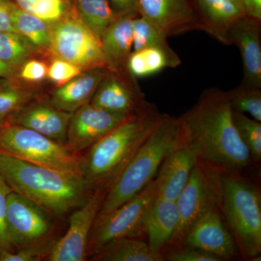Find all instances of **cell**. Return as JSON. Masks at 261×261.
Wrapping results in <instances>:
<instances>
[{
    "mask_svg": "<svg viewBox=\"0 0 261 261\" xmlns=\"http://www.w3.org/2000/svg\"><path fill=\"white\" fill-rule=\"evenodd\" d=\"M232 112L227 92L209 88L178 117L185 142L195 145L200 157L221 173H243L252 163Z\"/></svg>",
    "mask_w": 261,
    "mask_h": 261,
    "instance_id": "obj_1",
    "label": "cell"
},
{
    "mask_svg": "<svg viewBox=\"0 0 261 261\" xmlns=\"http://www.w3.org/2000/svg\"><path fill=\"white\" fill-rule=\"evenodd\" d=\"M0 175L12 191L34 201L55 216H65L78 208L94 192L83 176L2 152Z\"/></svg>",
    "mask_w": 261,
    "mask_h": 261,
    "instance_id": "obj_2",
    "label": "cell"
},
{
    "mask_svg": "<svg viewBox=\"0 0 261 261\" xmlns=\"http://www.w3.org/2000/svg\"><path fill=\"white\" fill-rule=\"evenodd\" d=\"M163 115L149 103L140 113L88 148L83 157V177L93 191L108 192L137 151L162 120Z\"/></svg>",
    "mask_w": 261,
    "mask_h": 261,
    "instance_id": "obj_3",
    "label": "cell"
},
{
    "mask_svg": "<svg viewBox=\"0 0 261 261\" xmlns=\"http://www.w3.org/2000/svg\"><path fill=\"white\" fill-rule=\"evenodd\" d=\"M185 142L179 118L164 114L115 185L99 213L109 212L140 193L155 177L165 159Z\"/></svg>",
    "mask_w": 261,
    "mask_h": 261,
    "instance_id": "obj_4",
    "label": "cell"
},
{
    "mask_svg": "<svg viewBox=\"0 0 261 261\" xmlns=\"http://www.w3.org/2000/svg\"><path fill=\"white\" fill-rule=\"evenodd\" d=\"M221 211L245 260H260V187L243 173H222Z\"/></svg>",
    "mask_w": 261,
    "mask_h": 261,
    "instance_id": "obj_5",
    "label": "cell"
},
{
    "mask_svg": "<svg viewBox=\"0 0 261 261\" xmlns=\"http://www.w3.org/2000/svg\"><path fill=\"white\" fill-rule=\"evenodd\" d=\"M0 152L44 167L83 176V156L59 142L19 125L0 126Z\"/></svg>",
    "mask_w": 261,
    "mask_h": 261,
    "instance_id": "obj_6",
    "label": "cell"
},
{
    "mask_svg": "<svg viewBox=\"0 0 261 261\" xmlns=\"http://www.w3.org/2000/svg\"><path fill=\"white\" fill-rule=\"evenodd\" d=\"M158 195L157 184L153 179L140 193L114 210L98 213L89 234L88 259L115 239L130 237L146 240V213Z\"/></svg>",
    "mask_w": 261,
    "mask_h": 261,
    "instance_id": "obj_7",
    "label": "cell"
},
{
    "mask_svg": "<svg viewBox=\"0 0 261 261\" xmlns=\"http://www.w3.org/2000/svg\"><path fill=\"white\" fill-rule=\"evenodd\" d=\"M221 173L199 157L186 186L176 200L179 221L168 245H178L188 228L211 209L222 204Z\"/></svg>",
    "mask_w": 261,
    "mask_h": 261,
    "instance_id": "obj_8",
    "label": "cell"
},
{
    "mask_svg": "<svg viewBox=\"0 0 261 261\" xmlns=\"http://www.w3.org/2000/svg\"><path fill=\"white\" fill-rule=\"evenodd\" d=\"M49 54L80 67L82 70L106 67L101 40L78 18L70 14L51 24Z\"/></svg>",
    "mask_w": 261,
    "mask_h": 261,
    "instance_id": "obj_9",
    "label": "cell"
},
{
    "mask_svg": "<svg viewBox=\"0 0 261 261\" xmlns=\"http://www.w3.org/2000/svg\"><path fill=\"white\" fill-rule=\"evenodd\" d=\"M55 216L35 202L12 191L6 222L13 251L58 238Z\"/></svg>",
    "mask_w": 261,
    "mask_h": 261,
    "instance_id": "obj_10",
    "label": "cell"
},
{
    "mask_svg": "<svg viewBox=\"0 0 261 261\" xmlns=\"http://www.w3.org/2000/svg\"><path fill=\"white\" fill-rule=\"evenodd\" d=\"M107 192L95 190L83 205L73 211L66 232L57 239L47 257L48 261H85L87 245L94 220Z\"/></svg>",
    "mask_w": 261,
    "mask_h": 261,
    "instance_id": "obj_11",
    "label": "cell"
},
{
    "mask_svg": "<svg viewBox=\"0 0 261 261\" xmlns=\"http://www.w3.org/2000/svg\"><path fill=\"white\" fill-rule=\"evenodd\" d=\"M135 115L85 105L72 114L64 145L70 152L81 154Z\"/></svg>",
    "mask_w": 261,
    "mask_h": 261,
    "instance_id": "obj_12",
    "label": "cell"
},
{
    "mask_svg": "<svg viewBox=\"0 0 261 261\" xmlns=\"http://www.w3.org/2000/svg\"><path fill=\"white\" fill-rule=\"evenodd\" d=\"M178 245L201 249L222 261L241 258L234 239L219 207L207 211L195 221Z\"/></svg>",
    "mask_w": 261,
    "mask_h": 261,
    "instance_id": "obj_13",
    "label": "cell"
},
{
    "mask_svg": "<svg viewBox=\"0 0 261 261\" xmlns=\"http://www.w3.org/2000/svg\"><path fill=\"white\" fill-rule=\"evenodd\" d=\"M90 103L107 111L128 115L140 113L149 104L128 70L108 72Z\"/></svg>",
    "mask_w": 261,
    "mask_h": 261,
    "instance_id": "obj_14",
    "label": "cell"
},
{
    "mask_svg": "<svg viewBox=\"0 0 261 261\" xmlns=\"http://www.w3.org/2000/svg\"><path fill=\"white\" fill-rule=\"evenodd\" d=\"M137 10L167 38L200 30L190 0H137Z\"/></svg>",
    "mask_w": 261,
    "mask_h": 261,
    "instance_id": "obj_15",
    "label": "cell"
},
{
    "mask_svg": "<svg viewBox=\"0 0 261 261\" xmlns=\"http://www.w3.org/2000/svg\"><path fill=\"white\" fill-rule=\"evenodd\" d=\"M72 114L39 97L27 103L6 123L25 127L64 145Z\"/></svg>",
    "mask_w": 261,
    "mask_h": 261,
    "instance_id": "obj_16",
    "label": "cell"
},
{
    "mask_svg": "<svg viewBox=\"0 0 261 261\" xmlns=\"http://www.w3.org/2000/svg\"><path fill=\"white\" fill-rule=\"evenodd\" d=\"M261 21L244 15L228 34L230 44L240 49L243 60V83L261 89Z\"/></svg>",
    "mask_w": 261,
    "mask_h": 261,
    "instance_id": "obj_17",
    "label": "cell"
},
{
    "mask_svg": "<svg viewBox=\"0 0 261 261\" xmlns=\"http://www.w3.org/2000/svg\"><path fill=\"white\" fill-rule=\"evenodd\" d=\"M199 157L197 147L185 142L168 154L154 178L157 184L158 196L168 200H177Z\"/></svg>",
    "mask_w": 261,
    "mask_h": 261,
    "instance_id": "obj_18",
    "label": "cell"
},
{
    "mask_svg": "<svg viewBox=\"0 0 261 261\" xmlns=\"http://www.w3.org/2000/svg\"><path fill=\"white\" fill-rule=\"evenodd\" d=\"M138 15L139 12L134 11L118 15L103 34V56L110 71L127 70V61L133 51L132 22Z\"/></svg>",
    "mask_w": 261,
    "mask_h": 261,
    "instance_id": "obj_19",
    "label": "cell"
},
{
    "mask_svg": "<svg viewBox=\"0 0 261 261\" xmlns=\"http://www.w3.org/2000/svg\"><path fill=\"white\" fill-rule=\"evenodd\" d=\"M200 30L229 45L228 34L233 24L244 16L243 8L232 0H193Z\"/></svg>",
    "mask_w": 261,
    "mask_h": 261,
    "instance_id": "obj_20",
    "label": "cell"
},
{
    "mask_svg": "<svg viewBox=\"0 0 261 261\" xmlns=\"http://www.w3.org/2000/svg\"><path fill=\"white\" fill-rule=\"evenodd\" d=\"M110 70L98 67L83 70L63 85L57 87L51 92L49 102L68 113H74L92 101L98 86Z\"/></svg>",
    "mask_w": 261,
    "mask_h": 261,
    "instance_id": "obj_21",
    "label": "cell"
},
{
    "mask_svg": "<svg viewBox=\"0 0 261 261\" xmlns=\"http://www.w3.org/2000/svg\"><path fill=\"white\" fill-rule=\"evenodd\" d=\"M179 221L176 201L157 196L145 218L146 240L153 251L161 254L172 239Z\"/></svg>",
    "mask_w": 261,
    "mask_h": 261,
    "instance_id": "obj_22",
    "label": "cell"
},
{
    "mask_svg": "<svg viewBox=\"0 0 261 261\" xmlns=\"http://www.w3.org/2000/svg\"><path fill=\"white\" fill-rule=\"evenodd\" d=\"M92 261H164L162 255L153 251L147 240L123 237L111 240L89 257Z\"/></svg>",
    "mask_w": 261,
    "mask_h": 261,
    "instance_id": "obj_23",
    "label": "cell"
},
{
    "mask_svg": "<svg viewBox=\"0 0 261 261\" xmlns=\"http://www.w3.org/2000/svg\"><path fill=\"white\" fill-rule=\"evenodd\" d=\"M12 19L15 32L29 39L42 53H49L51 42V24L12 4Z\"/></svg>",
    "mask_w": 261,
    "mask_h": 261,
    "instance_id": "obj_24",
    "label": "cell"
},
{
    "mask_svg": "<svg viewBox=\"0 0 261 261\" xmlns=\"http://www.w3.org/2000/svg\"><path fill=\"white\" fill-rule=\"evenodd\" d=\"M39 97V90L32 86L20 84L15 79H0V126L8 123L27 103Z\"/></svg>",
    "mask_w": 261,
    "mask_h": 261,
    "instance_id": "obj_25",
    "label": "cell"
},
{
    "mask_svg": "<svg viewBox=\"0 0 261 261\" xmlns=\"http://www.w3.org/2000/svg\"><path fill=\"white\" fill-rule=\"evenodd\" d=\"M133 30V51L147 48H154L164 51L167 55L173 67L181 64V59L168 43L167 37L145 17L138 15L132 22Z\"/></svg>",
    "mask_w": 261,
    "mask_h": 261,
    "instance_id": "obj_26",
    "label": "cell"
},
{
    "mask_svg": "<svg viewBox=\"0 0 261 261\" xmlns=\"http://www.w3.org/2000/svg\"><path fill=\"white\" fill-rule=\"evenodd\" d=\"M78 18L99 39L119 14L108 0H73Z\"/></svg>",
    "mask_w": 261,
    "mask_h": 261,
    "instance_id": "obj_27",
    "label": "cell"
},
{
    "mask_svg": "<svg viewBox=\"0 0 261 261\" xmlns=\"http://www.w3.org/2000/svg\"><path fill=\"white\" fill-rule=\"evenodd\" d=\"M43 54L29 39L14 32H0V60L19 69L25 62Z\"/></svg>",
    "mask_w": 261,
    "mask_h": 261,
    "instance_id": "obj_28",
    "label": "cell"
},
{
    "mask_svg": "<svg viewBox=\"0 0 261 261\" xmlns=\"http://www.w3.org/2000/svg\"><path fill=\"white\" fill-rule=\"evenodd\" d=\"M168 67L174 68L167 55L154 48L132 51L126 65L128 73L136 79L156 74Z\"/></svg>",
    "mask_w": 261,
    "mask_h": 261,
    "instance_id": "obj_29",
    "label": "cell"
},
{
    "mask_svg": "<svg viewBox=\"0 0 261 261\" xmlns=\"http://www.w3.org/2000/svg\"><path fill=\"white\" fill-rule=\"evenodd\" d=\"M15 4L27 13L49 24L56 23L70 14L66 0H14Z\"/></svg>",
    "mask_w": 261,
    "mask_h": 261,
    "instance_id": "obj_30",
    "label": "cell"
},
{
    "mask_svg": "<svg viewBox=\"0 0 261 261\" xmlns=\"http://www.w3.org/2000/svg\"><path fill=\"white\" fill-rule=\"evenodd\" d=\"M233 120L240 138L250 152L252 162L261 161V123L243 113L233 111Z\"/></svg>",
    "mask_w": 261,
    "mask_h": 261,
    "instance_id": "obj_31",
    "label": "cell"
},
{
    "mask_svg": "<svg viewBox=\"0 0 261 261\" xmlns=\"http://www.w3.org/2000/svg\"><path fill=\"white\" fill-rule=\"evenodd\" d=\"M226 92L233 111L249 113L253 119L261 121L260 88L242 83L236 88Z\"/></svg>",
    "mask_w": 261,
    "mask_h": 261,
    "instance_id": "obj_32",
    "label": "cell"
},
{
    "mask_svg": "<svg viewBox=\"0 0 261 261\" xmlns=\"http://www.w3.org/2000/svg\"><path fill=\"white\" fill-rule=\"evenodd\" d=\"M161 255L164 261H222L210 252L184 245H168Z\"/></svg>",
    "mask_w": 261,
    "mask_h": 261,
    "instance_id": "obj_33",
    "label": "cell"
},
{
    "mask_svg": "<svg viewBox=\"0 0 261 261\" xmlns=\"http://www.w3.org/2000/svg\"><path fill=\"white\" fill-rule=\"evenodd\" d=\"M57 239L32 246L23 247L13 252L0 254V261L47 260Z\"/></svg>",
    "mask_w": 261,
    "mask_h": 261,
    "instance_id": "obj_34",
    "label": "cell"
},
{
    "mask_svg": "<svg viewBox=\"0 0 261 261\" xmlns=\"http://www.w3.org/2000/svg\"><path fill=\"white\" fill-rule=\"evenodd\" d=\"M83 71L80 67L70 62L53 58L50 64L48 65V80L57 87L63 85Z\"/></svg>",
    "mask_w": 261,
    "mask_h": 261,
    "instance_id": "obj_35",
    "label": "cell"
},
{
    "mask_svg": "<svg viewBox=\"0 0 261 261\" xmlns=\"http://www.w3.org/2000/svg\"><path fill=\"white\" fill-rule=\"evenodd\" d=\"M11 192L9 185L0 175V254L13 251L8 236L6 222L8 199Z\"/></svg>",
    "mask_w": 261,
    "mask_h": 261,
    "instance_id": "obj_36",
    "label": "cell"
},
{
    "mask_svg": "<svg viewBox=\"0 0 261 261\" xmlns=\"http://www.w3.org/2000/svg\"><path fill=\"white\" fill-rule=\"evenodd\" d=\"M48 65L41 60L32 58L18 69L17 78L27 83H39L47 77Z\"/></svg>",
    "mask_w": 261,
    "mask_h": 261,
    "instance_id": "obj_37",
    "label": "cell"
},
{
    "mask_svg": "<svg viewBox=\"0 0 261 261\" xmlns=\"http://www.w3.org/2000/svg\"><path fill=\"white\" fill-rule=\"evenodd\" d=\"M12 4L10 0H0V32H16L12 19Z\"/></svg>",
    "mask_w": 261,
    "mask_h": 261,
    "instance_id": "obj_38",
    "label": "cell"
},
{
    "mask_svg": "<svg viewBox=\"0 0 261 261\" xmlns=\"http://www.w3.org/2000/svg\"><path fill=\"white\" fill-rule=\"evenodd\" d=\"M241 5L245 15L261 21V0H241Z\"/></svg>",
    "mask_w": 261,
    "mask_h": 261,
    "instance_id": "obj_39",
    "label": "cell"
},
{
    "mask_svg": "<svg viewBox=\"0 0 261 261\" xmlns=\"http://www.w3.org/2000/svg\"><path fill=\"white\" fill-rule=\"evenodd\" d=\"M118 14L137 11V0H108Z\"/></svg>",
    "mask_w": 261,
    "mask_h": 261,
    "instance_id": "obj_40",
    "label": "cell"
},
{
    "mask_svg": "<svg viewBox=\"0 0 261 261\" xmlns=\"http://www.w3.org/2000/svg\"><path fill=\"white\" fill-rule=\"evenodd\" d=\"M18 70L10 65L6 64L0 60V79L15 80L17 79Z\"/></svg>",
    "mask_w": 261,
    "mask_h": 261,
    "instance_id": "obj_41",
    "label": "cell"
},
{
    "mask_svg": "<svg viewBox=\"0 0 261 261\" xmlns=\"http://www.w3.org/2000/svg\"><path fill=\"white\" fill-rule=\"evenodd\" d=\"M232 1L234 2V3H238V4L240 5V6L242 7L241 0H232Z\"/></svg>",
    "mask_w": 261,
    "mask_h": 261,
    "instance_id": "obj_42",
    "label": "cell"
}]
</instances>
